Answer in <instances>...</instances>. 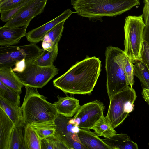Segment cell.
<instances>
[{
	"mask_svg": "<svg viewBox=\"0 0 149 149\" xmlns=\"http://www.w3.org/2000/svg\"><path fill=\"white\" fill-rule=\"evenodd\" d=\"M101 61L87 57L72 66L53 81L54 86L65 93L86 94L93 91L101 71Z\"/></svg>",
	"mask_w": 149,
	"mask_h": 149,
	"instance_id": "cell-1",
	"label": "cell"
},
{
	"mask_svg": "<svg viewBox=\"0 0 149 149\" xmlns=\"http://www.w3.org/2000/svg\"><path fill=\"white\" fill-rule=\"evenodd\" d=\"M71 3L78 14L92 19L121 15L140 2L139 0H71Z\"/></svg>",
	"mask_w": 149,
	"mask_h": 149,
	"instance_id": "cell-2",
	"label": "cell"
},
{
	"mask_svg": "<svg viewBox=\"0 0 149 149\" xmlns=\"http://www.w3.org/2000/svg\"><path fill=\"white\" fill-rule=\"evenodd\" d=\"M25 87L26 93L21 107L25 124L54 121L58 113L54 104L40 95L37 88Z\"/></svg>",
	"mask_w": 149,
	"mask_h": 149,
	"instance_id": "cell-3",
	"label": "cell"
},
{
	"mask_svg": "<svg viewBox=\"0 0 149 149\" xmlns=\"http://www.w3.org/2000/svg\"><path fill=\"white\" fill-rule=\"evenodd\" d=\"M105 68L106 72V87L109 99L114 94L129 86L123 69L124 51L110 45L105 52Z\"/></svg>",
	"mask_w": 149,
	"mask_h": 149,
	"instance_id": "cell-4",
	"label": "cell"
},
{
	"mask_svg": "<svg viewBox=\"0 0 149 149\" xmlns=\"http://www.w3.org/2000/svg\"><path fill=\"white\" fill-rule=\"evenodd\" d=\"M143 15L126 17L124 26V53L134 63L141 61V52L143 41V32L146 25Z\"/></svg>",
	"mask_w": 149,
	"mask_h": 149,
	"instance_id": "cell-5",
	"label": "cell"
},
{
	"mask_svg": "<svg viewBox=\"0 0 149 149\" xmlns=\"http://www.w3.org/2000/svg\"><path fill=\"white\" fill-rule=\"evenodd\" d=\"M137 96L133 88L129 86L112 96L106 117L115 128L123 122L134 109Z\"/></svg>",
	"mask_w": 149,
	"mask_h": 149,
	"instance_id": "cell-6",
	"label": "cell"
},
{
	"mask_svg": "<svg viewBox=\"0 0 149 149\" xmlns=\"http://www.w3.org/2000/svg\"><path fill=\"white\" fill-rule=\"evenodd\" d=\"M32 60L26 61L25 70L22 72L16 74L25 86L42 88L58 73L59 69L54 65L40 66Z\"/></svg>",
	"mask_w": 149,
	"mask_h": 149,
	"instance_id": "cell-7",
	"label": "cell"
},
{
	"mask_svg": "<svg viewBox=\"0 0 149 149\" xmlns=\"http://www.w3.org/2000/svg\"><path fill=\"white\" fill-rule=\"evenodd\" d=\"M43 50L32 43L23 45L0 46V67H12L16 62L24 58L26 61L33 60Z\"/></svg>",
	"mask_w": 149,
	"mask_h": 149,
	"instance_id": "cell-8",
	"label": "cell"
},
{
	"mask_svg": "<svg viewBox=\"0 0 149 149\" xmlns=\"http://www.w3.org/2000/svg\"><path fill=\"white\" fill-rule=\"evenodd\" d=\"M54 121L56 127L55 135L68 149H87L79 140L78 134L79 128L73 118L66 117L58 114Z\"/></svg>",
	"mask_w": 149,
	"mask_h": 149,
	"instance_id": "cell-9",
	"label": "cell"
},
{
	"mask_svg": "<svg viewBox=\"0 0 149 149\" xmlns=\"http://www.w3.org/2000/svg\"><path fill=\"white\" fill-rule=\"evenodd\" d=\"M104 109L103 104L100 101L86 103L80 106L74 119L79 128L91 129L104 115Z\"/></svg>",
	"mask_w": 149,
	"mask_h": 149,
	"instance_id": "cell-10",
	"label": "cell"
},
{
	"mask_svg": "<svg viewBox=\"0 0 149 149\" xmlns=\"http://www.w3.org/2000/svg\"><path fill=\"white\" fill-rule=\"evenodd\" d=\"M47 0H32L23 6L3 26L27 28L31 21L44 10Z\"/></svg>",
	"mask_w": 149,
	"mask_h": 149,
	"instance_id": "cell-11",
	"label": "cell"
},
{
	"mask_svg": "<svg viewBox=\"0 0 149 149\" xmlns=\"http://www.w3.org/2000/svg\"><path fill=\"white\" fill-rule=\"evenodd\" d=\"M73 13L70 9H68L56 18L31 30L26 34L27 40L31 43L36 44L42 41L45 36L49 31L59 23L65 21Z\"/></svg>",
	"mask_w": 149,
	"mask_h": 149,
	"instance_id": "cell-12",
	"label": "cell"
},
{
	"mask_svg": "<svg viewBox=\"0 0 149 149\" xmlns=\"http://www.w3.org/2000/svg\"><path fill=\"white\" fill-rule=\"evenodd\" d=\"M27 28L0 27V46L14 45L18 44L21 38L25 36Z\"/></svg>",
	"mask_w": 149,
	"mask_h": 149,
	"instance_id": "cell-13",
	"label": "cell"
},
{
	"mask_svg": "<svg viewBox=\"0 0 149 149\" xmlns=\"http://www.w3.org/2000/svg\"><path fill=\"white\" fill-rule=\"evenodd\" d=\"M54 104L58 114L68 118L72 117L81 106L79 100L74 97H60Z\"/></svg>",
	"mask_w": 149,
	"mask_h": 149,
	"instance_id": "cell-14",
	"label": "cell"
},
{
	"mask_svg": "<svg viewBox=\"0 0 149 149\" xmlns=\"http://www.w3.org/2000/svg\"><path fill=\"white\" fill-rule=\"evenodd\" d=\"M15 125L3 110L0 109V149H8Z\"/></svg>",
	"mask_w": 149,
	"mask_h": 149,
	"instance_id": "cell-15",
	"label": "cell"
},
{
	"mask_svg": "<svg viewBox=\"0 0 149 149\" xmlns=\"http://www.w3.org/2000/svg\"><path fill=\"white\" fill-rule=\"evenodd\" d=\"M78 134L81 143L87 149H111L96 133L89 130L79 128Z\"/></svg>",
	"mask_w": 149,
	"mask_h": 149,
	"instance_id": "cell-16",
	"label": "cell"
},
{
	"mask_svg": "<svg viewBox=\"0 0 149 149\" xmlns=\"http://www.w3.org/2000/svg\"><path fill=\"white\" fill-rule=\"evenodd\" d=\"M111 149H138L137 144L127 134L116 133L112 137L103 139Z\"/></svg>",
	"mask_w": 149,
	"mask_h": 149,
	"instance_id": "cell-17",
	"label": "cell"
},
{
	"mask_svg": "<svg viewBox=\"0 0 149 149\" xmlns=\"http://www.w3.org/2000/svg\"><path fill=\"white\" fill-rule=\"evenodd\" d=\"M0 82L8 87L21 93L24 86L12 67H0Z\"/></svg>",
	"mask_w": 149,
	"mask_h": 149,
	"instance_id": "cell-18",
	"label": "cell"
},
{
	"mask_svg": "<svg viewBox=\"0 0 149 149\" xmlns=\"http://www.w3.org/2000/svg\"><path fill=\"white\" fill-rule=\"evenodd\" d=\"M0 108L2 109L16 126L26 125L21 107L0 97Z\"/></svg>",
	"mask_w": 149,
	"mask_h": 149,
	"instance_id": "cell-19",
	"label": "cell"
},
{
	"mask_svg": "<svg viewBox=\"0 0 149 149\" xmlns=\"http://www.w3.org/2000/svg\"><path fill=\"white\" fill-rule=\"evenodd\" d=\"M23 149H41L40 139L30 125L24 127Z\"/></svg>",
	"mask_w": 149,
	"mask_h": 149,
	"instance_id": "cell-20",
	"label": "cell"
},
{
	"mask_svg": "<svg viewBox=\"0 0 149 149\" xmlns=\"http://www.w3.org/2000/svg\"><path fill=\"white\" fill-rule=\"evenodd\" d=\"M58 42L56 43L53 50L49 51L44 50L41 54L32 62L38 65L48 67L53 65L54 61L56 59L58 54Z\"/></svg>",
	"mask_w": 149,
	"mask_h": 149,
	"instance_id": "cell-21",
	"label": "cell"
},
{
	"mask_svg": "<svg viewBox=\"0 0 149 149\" xmlns=\"http://www.w3.org/2000/svg\"><path fill=\"white\" fill-rule=\"evenodd\" d=\"M30 125L40 139L55 134L56 127L54 121L35 123Z\"/></svg>",
	"mask_w": 149,
	"mask_h": 149,
	"instance_id": "cell-22",
	"label": "cell"
},
{
	"mask_svg": "<svg viewBox=\"0 0 149 149\" xmlns=\"http://www.w3.org/2000/svg\"><path fill=\"white\" fill-rule=\"evenodd\" d=\"M91 129L94 130L99 136H102L105 138H110L116 133L114 128L104 115Z\"/></svg>",
	"mask_w": 149,
	"mask_h": 149,
	"instance_id": "cell-23",
	"label": "cell"
},
{
	"mask_svg": "<svg viewBox=\"0 0 149 149\" xmlns=\"http://www.w3.org/2000/svg\"><path fill=\"white\" fill-rule=\"evenodd\" d=\"M134 65V75L140 81L143 89H149V70L141 61H136Z\"/></svg>",
	"mask_w": 149,
	"mask_h": 149,
	"instance_id": "cell-24",
	"label": "cell"
},
{
	"mask_svg": "<svg viewBox=\"0 0 149 149\" xmlns=\"http://www.w3.org/2000/svg\"><path fill=\"white\" fill-rule=\"evenodd\" d=\"M25 126H15L10 139L8 149H23Z\"/></svg>",
	"mask_w": 149,
	"mask_h": 149,
	"instance_id": "cell-25",
	"label": "cell"
},
{
	"mask_svg": "<svg viewBox=\"0 0 149 149\" xmlns=\"http://www.w3.org/2000/svg\"><path fill=\"white\" fill-rule=\"evenodd\" d=\"M21 93L8 87L0 82V97L6 100L20 106Z\"/></svg>",
	"mask_w": 149,
	"mask_h": 149,
	"instance_id": "cell-26",
	"label": "cell"
},
{
	"mask_svg": "<svg viewBox=\"0 0 149 149\" xmlns=\"http://www.w3.org/2000/svg\"><path fill=\"white\" fill-rule=\"evenodd\" d=\"M41 149H68L55 134L40 139Z\"/></svg>",
	"mask_w": 149,
	"mask_h": 149,
	"instance_id": "cell-27",
	"label": "cell"
},
{
	"mask_svg": "<svg viewBox=\"0 0 149 149\" xmlns=\"http://www.w3.org/2000/svg\"><path fill=\"white\" fill-rule=\"evenodd\" d=\"M123 69L128 85L133 88L134 83V69L133 63L125 55L123 60Z\"/></svg>",
	"mask_w": 149,
	"mask_h": 149,
	"instance_id": "cell-28",
	"label": "cell"
},
{
	"mask_svg": "<svg viewBox=\"0 0 149 149\" xmlns=\"http://www.w3.org/2000/svg\"><path fill=\"white\" fill-rule=\"evenodd\" d=\"M32 0H0V11L13 10Z\"/></svg>",
	"mask_w": 149,
	"mask_h": 149,
	"instance_id": "cell-29",
	"label": "cell"
},
{
	"mask_svg": "<svg viewBox=\"0 0 149 149\" xmlns=\"http://www.w3.org/2000/svg\"><path fill=\"white\" fill-rule=\"evenodd\" d=\"M65 21H62L57 24L45 35L50 38L54 44L58 42L61 39Z\"/></svg>",
	"mask_w": 149,
	"mask_h": 149,
	"instance_id": "cell-30",
	"label": "cell"
},
{
	"mask_svg": "<svg viewBox=\"0 0 149 149\" xmlns=\"http://www.w3.org/2000/svg\"><path fill=\"white\" fill-rule=\"evenodd\" d=\"M141 55V62L146 66L149 70V45L144 40L142 47Z\"/></svg>",
	"mask_w": 149,
	"mask_h": 149,
	"instance_id": "cell-31",
	"label": "cell"
},
{
	"mask_svg": "<svg viewBox=\"0 0 149 149\" xmlns=\"http://www.w3.org/2000/svg\"><path fill=\"white\" fill-rule=\"evenodd\" d=\"M42 41V46L43 49L49 51L53 50L55 44L50 38L45 36Z\"/></svg>",
	"mask_w": 149,
	"mask_h": 149,
	"instance_id": "cell-32",
	"label": "cell"
},
{
	"mask_svg": "<svg viewBox=\"0 0 149 149\" xmlns=\"http://www.w3.org/2000/svg\"><path fill=\"white\" fill-rule=\"evenodd\" d=\"M15 67L13 69L14 72H22L25 69L26 67V59L24 58L16 62L15 64Z\"/></svg>",
	"mask_w": 149,
	"mask_h": 149,
	"instance_id": "cell-33",
	"label": "cell"
},
{
	"mask_svg": "<svg viewBox=\"0 0 149 149\" xmlns=\"http://www.w3.org/2000/svg\"><path fill=\"white\" fill-rule=\"evenodd\" d=\"M143 17L146 26L149 24V0L145 3L143 9Z\"/></svg>",
	"mask_w": 149,
	"mask_h": 149,
	"instance_id": "cell-34",
	"label": "cell"
},
{
	"mask_svg": "<svg viewBox=\"0 0 149 149\" xmlns=\"http://www.w3.org/2000/svg\"><path fill=\"white\" fill-rule=\"evenodd\" d=\"M143 40L149 45V24L146 26L143 32Z\"/></svg>",
	"mask_w": 149,
	"mask_h": 149,
	"instance_id": "cell-35",
	"label": "cell"
},
{
	"mask_svg": "<svg viewBox=\"0 0 149 149\" xmlns=\"http://www.w3.org/2000/svg\"><path fill=\"white\" fill-rule=\"evenodd\" d=\"M142 94L143 98L149 105V89H143Z\"/></svg>",
	"mask_w": 149,
	"mask_h": 149,
	"instance_id": "cell-36",
	"label": "cell"
},
{
	"mask_svg": "<svg viewBox=\"0 0 149 149\" xmlns=\"http://www.w3.org/2000/svg\"><path fill=\"white\" fill-rule=\"evenodd\" d=\"M149 0H144V3H146Z\"/></svg>",
	"mask_w": 149,
	"mask_h": 149,
	"instance_id": "cell-37",
	"label": "cell"
}]
</instances>
